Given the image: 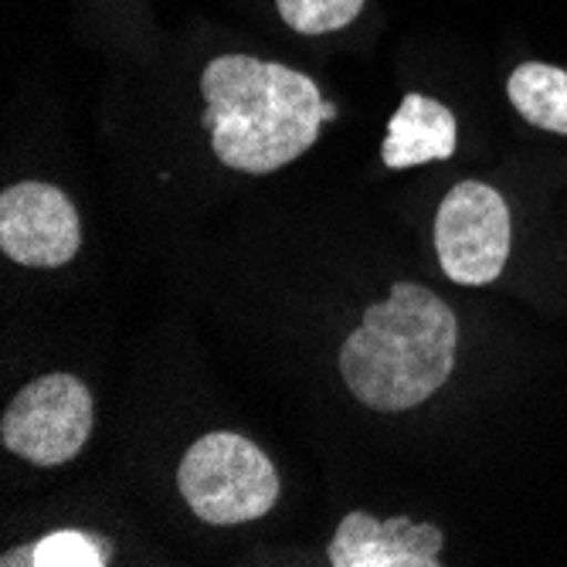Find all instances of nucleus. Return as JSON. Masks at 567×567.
Wrapping results in <instances>:
<instances>
[{
	"label": "nucleus",
	"mask_w": 567,
	"mask_h": 567,
	"mask_svg": "<svg viewBox=\"0 0 567 567\" xmlns=\"http://www.w3.org/2000/svg\"><path fill=\"white\" fill-rule=\"evenodd\" d=\"M364 4L368 0H276V11L296 34L320 38L343 31Z\"/></svg>",
	"instance_id": "nucleus-11"
},
{
	"label": "nucleus",
	"mask_w": 567,
	"mask_h": 567,
	"mask_svg": "<svg viewBox=\"0 0 567 567\" xmlns=\"http://www.w3.org/2000/svg\"><path fill=\"white\" fill-rule=\"evenodd\" d=\"M212 153L238 174H276L320 140L333 116L306 72L255 55H218L200 72Z\"/></svg>",
	"instance_id": "nucleus-1"
},
{
	"label": "nucleus",
	"mask_w": 567,
	"mask_h": 567,
	"mask_svg": "<svg viewBox=\"0 0 567 567\" xmlns=\"http://www.w3.org/2000/svg\"><path fill=\"white\" fill-rule=\"evenodd\" d=\"M92 419V394L75 374H41L24 384L4 408L0 442L31 466H65L85 449Z\"/></svg>",
	"instance_id": "nucleus-4"
},
{
	"label": "nucleus",
	"mask_w": 567,
	"mask_h": 567,
	"mask_svg": "<svg viewBox=\"0 0 567 567\" xmlns=\"http://www.w3.org/2000/svg\"><path fill=\"white\" fill-rule=\"evenodd\" d=\"M177 486L194 517L212 527L262 520L279 499L272 458L238 432L200 435L181 458Z\"/></svg>",
	"instance_id": "nucleus-3"
},
{
	"label": "nucleus",
	"mask_w": 567,
	"mask_h": 567,
	"mask_svg": "<svg viewBox=\"0 0 567 567\" xmlns=\"http://www.w3.org/2000/svg\"><path fill=\"white\" fill-rule=\"evenodd\" d=\"M455 146H458L455 113L432 95L411 92L401 99L398 113L388 123L381 161L388 171H408V167L455 157Z\"/></svg>",
	"instance_id": "nucleus-8"
},
{
	"label": "nucleus",
	"mask_w": 567,
	"mask_h": 567,
	"mask_svg": "<svg viewBox=\"0 0 567 567\" xmlns=\"http://www.w3.org/2000/svg\"><path fill=\"white\" fill-rule=\"evenodd\" d=\"M4 567L31 564V567H102L110 564V547L85 530H55L21 550H11L0 560Z\"/></svg>",
	"instance_id": "nucleus-10"
},
{
	"label": "nucleus",
	"mask_w": 567,
	"mask_h": 567,
	"mask_svg": "<svg viewBox=\"0 0 567 567\" xmlns=\"http://www.w3.org/2000/svg\"><path fill=\"white\" fill-rule=\"evenodd\" d=\"M432 235L445 279L455 286H489L503 276L513 248L509 204L483 181H462L442 197Z\"/></svg>",
	"instance_id": "nucleus-5"
},
{
	"label": "nucleus",
	"mask_w": 567,
	"mask_h": 567,
	"mask_svg": "<svg viewBox=\"0 0 567 567\" xmlns=\"http://www.w3.org/2000/svg\"><path fill=\"white\" fill-rule=\"evenodd\" d=\"M82 248L72 197L44 181H21L0 194V251L28 269H59Z\"/></svg>",
	"instance_id": "nucleus-6"
},
{
	"label": "nucleus",
	"mask_w": 567,
	"mask_h": 567,
	"mask_svg": "<svg viewBox=\"0 0 567 567\" xmlns=\"http://www.w3.org/2000/svg\"><path fill=\"white\" fill-rule=\"evenodd\" d=\"M455 309L429 286L394 282L384 302L340 343V378L371 411L401 415L425 404L455 371Z\"/></svg>",
	"instance_id": "nucleus-2"
},
{
	"label": "nucleus",
	"mask_w": 567,
	"mask_h": 567,
	"mask_svg": "<svg viewBox=\"0 0 567 567\" xmlns=\"http://www.w3.org/2000/svg\"><path fill=\"white\" fill-rule=\"evenodd\" d=\"M506 99L530 126L567 136V69L524 62L506 79Z\"/></svg>",
	"instance_id": "nucleus-9"
},
{
	"label": "nucleus",
	"mask_w": 567,
	"mask_h": 567,
	"mask_svg": "<svg viewBox=\"0 0 567 567\" xmlns=\"http://www.w3.org/2000/svg\"><path fill=\"white\" fill-rule=\"evenodd\" d=\"M445 537L435 524H415L408 517L374 520L353 509L340 520L327 557L333 567H435L442 564Z\"/></svg>",
	"instance_id": "nucleus-7"
}]
</instances>
